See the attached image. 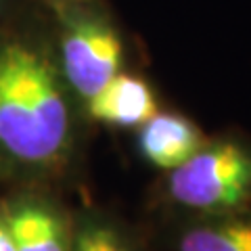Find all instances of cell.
Returning a JSON list of instances; mask_svg holds the SVG:
<instances>
[{
    "instance_id": "obj_1",
    "label": "cell",
    "mask_w": 251,
    "mask_h": 251,
    "mask_svg": "<svg viewBox=\"0 0 251 251\" xmlns=\"http://www.w3.org/2000/svg\"><path fill=\"white\" fill-rule=\"evenodd\" d=\"M69 143V109L52 67L25 44L0 46V147L25 163H52Z\"/></svg>"
},
{
    "instance_id": "obj_2",
    "label": "cell",
    "mask_w": 251,
    "mask_h": 251,
    "mask_svg": "<svg viewBox=\"0 0 251 251\" xmlns=\"http://www.w3.org/2000/svg\"><path fill=\"white\" fill-rule=\"evenodd\" d=\"M170 197L205 216H230L251 207V149L237 140L203 145L170 172Z\"/></svg>"
},
{
    "instance_id": "obj_3",
    "label": "cell",
    "mask_w": 251,
    "mask_h": 251,
    "mask_svg": "<svg viewBox=\"0 0 251 251\" xmlns=\"http://www.w3.org/2000/svg\"><path fill=\"white\" fill-rule=\"evenodd\" d=\"M61 59L69 86L88 100L120 74L124 49L109 21L97 15H77L67 21Z\"/></svg>"
},
{
    "instance_id": "obj_4",
    "label": "cell",
    "mask_w": 251,
    "mask_h": 251,
    "mask_svg": "<svg viewBox=\"0 0 251 251\" xmlns=\"http://www.w3.org/2000/svg\"><path fill=\"white\" fill-rule=\"evenodd\" d=\"M143 157L161 170H174L203 147L201 132L191 120L176 113H155L138 136Z\"/></svg>"
},
{
    "instance_id": "obj_5",
    "label": "cell",
    "mask_w": 251,
    "mask_h": 251,
    "mask_svg": "<svg viewBox=\"0 0 251 251\" xmlns=\"http://www.w3.org/2000/svg\"><path fill=\"white\" fill-rule=\"evenodd\" d=\"M88 113L97 122L117 128L143 126L157 113L155 94L145 80L128 74H117L111 82L92 99H88Z\"/></svg>"
},
{
    "instance_id": "obj_6",
    "label": "cell",
    "mask_w": 251,
    "mask_h": 251,
    "mask_svg": "<svg viewBox=\"0 0 251 251\" xmlns=\"http://www.w3.org/2000/svg\"><path fill=\"white\" fill-rule=\"evenodd\" d=\"M178 251H251V211L216 216L188 228Z\"/></svg>"
},
{
    "instance_id": "obj_7",
    "label": "cell",
    "mask_w": 251,
    "mask_h": 251,
    "mask_svg": "<svg viewBox=\"0 0 251 251\" xmlns=\"http://www.w3.org/2000/svg\"><path fill=\"white\" fill-rule=\"evenodd\" d=\"M6 224L17 251H67L61 220L44 207H19L6 218Z\"/></svg>"
},
{
    "instance_id": "obj_8",
    "label": "cell",
    "mask_w": 251,
    "mask_h": 251,
    "mask_svg": "<svg viewBox=\"0 0 251 251\" xmlns=\"http://www.w3.org/2000/svg\"><path fill=\"white\" fill-rule=\"evenodd\" d=\"M75 251H128L113 230L103 226H90L75 241Z\"/></svg>"
},
{
    "instance_id": "obj_9",
    "label": "cell",
    "mask_w": 251,
    "mask_h": 251,
    "mask_svg": "<svg viewBox=\"0 0 251 251\" xmlns=\"http://www.w3.org/2000/svg\"><path fill=\"white\" fill-rule=\"evenodd\" d=\"M0 251H17L11 228H9V224H6V220H2V218H0Z\"/></svg>"
}]
</instances>
